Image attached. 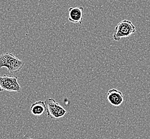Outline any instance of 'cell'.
<instances>
[{
	"label": "cell",
	"mask_w": 150,
	"mask_h": 139,
	"mask_svg": "<svg viewBox=\"0 0 150 139\" xmlns=\"http://www.w3.org/2000/svg\"><path fill=\"white\" fill-rule=\"evenodd\" d=\"M116 32L113 34V39L118 41L123 38H128L135 33L136 27L130 21L125 19L117 24L115 27Z\"/></svg>",
	"instance_id": "cell-1"
},
{
	"label": "cell",
	"mask_w": 150,
	"mask_h": 139,
	"mask_svg": "<svg viewBox=\"0 0 150 139\" xmlns=\"http://www.w3.org/2000/svg\"><path fill=\"white\" fill-rule=\"evenodd\" d=\"M45 111L49 118L54 119L63 117L67 113V111L54 99L45 100Z\"/></svg>",
	"instance_id": "cell-2"
},
{
	"label": "cell",
	"mask_w": 150,
	"mask_h": 139,
	"mask_svg": "<svg viewBox=\"0 0 150 139\" xmlns=\"http://www.w3.org/2000/svg\"><path fill=\"white\" fill-rule=\"evenodd\" d=\"M21 93V88L17 77H9L6 74L0 76V92L3 91Z\"/></svg>",
	"instance_id": "cell-3"
},
{
	"label": "cell",
	"mask_w": 150,
	"mask_h": 139,
	"mask_svg": "<svg viewBox=\"0 0 150 139\" xmlns=\"http://www.w3.org/2000/svg\"><path fill=\"white\" fill-rule=\"evenodd\" d=\"M24 62L16 57L14 55L10 53L6 63V67L9 72L15 73L19 72L24 66Z\"/></svg>",
	"instance_id": "cell-4"
},
{
	"label": "cell",
	"mask_w": 150,
	"mask_h": 139,
	"mask_svg": "<svg viewBox=\"0 0 150 139\" xmlns=\"http://www.w3.org/2000/svg\"><path fill=\"white\" fill-rule=\"evenodd\" d=\"M84 8L82 6L70 7L69 9V21L74 24H82Z\"/></svg>",
	"instance_id": "cell-5"
},
{
	"label": "cell",
	"mask_w": 150,
	"mask_h": 139,
	"mask_svg": "<svg viewBox=\"0 0 150 139\" xmlns=\"http://www.w3.org/2000/svg\"><path fill=\"white\" fill-rule=\"evenodd\" d=\"M107 99L111 105L118 106L123 103V94L120 91L113 88L108 92Z\"/></svg>",
	"instance_id": "cell-6"
},
{
	"label": "cell",
	"mask_w": 150,
	"mask_h": 139,
	"mask_svg": "<svg viewBox=\"0 0 150 139\" xmlns=\"http://www.w3.org/2000/svg\"><path fill=\"white\" fill-rule=\"evenodd\" d=\"M31 113L35 116H40L45 111V104L44 101H39L32 104L30 107Z\"/></svg>",
	"instance_id": "cell-7"
},
{
	"label": "cell",
	"mask_w": 150,
	"mask_h": 139,
	"mask_svg": "<svg viewBox=\"0 0 150 139\" xmlns=\"http://www.w3.org/2000/svg\"></svg>",
	"instance_id": "cell-8"
}]
</instances>
